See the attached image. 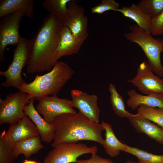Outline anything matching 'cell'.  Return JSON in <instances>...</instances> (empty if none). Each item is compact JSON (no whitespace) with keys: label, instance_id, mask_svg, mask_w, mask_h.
Returning a JSON list of instances; mask_svg holds the SVG:
<instances>
[{"label":"cell","instance_id":"cell-1","mask_svg":"<svg viewBox=\"0 0 163 163\" xmlns=\"http://www.w3.org/2000/svg\"><path fill=\"white\" fill-rule=\"evenodd\" d=\"M62 26V20L56 14L50 13L45 18L30 40L27 73L50 71L58 61L57 52Z\"/></svg>","mask_w":163,"mask_h":163},{"label":"cell","instance_id":"cell-2","mask_svg":"<svg viewBox=\"0 0 163 163\" xmlns=\"http://www.w3.org/2000/svg\"><path fill=\"white\" fill-rule=\"evenodd\" d=\"M52 124L55 129L51 144L52 148L61 143L83 140L104 144L102 133L104 129L101 123L91 122L79 112L61 114L55 118Z\"/></svg>","mask_w":163,"mask_h":163},{"label":"cell","instance_id":"cell-3","mask_svg":"<svg viewBox=\"0 0 163 163\" xmlns=\"http://www.w3.org/2000/svg\"><path fill=\"white\" fill-rule=\"evenodd\" d=\"M74 74V70L67 63L58 61L51 70L42 75H37L32 82H26L18 90L30 94L38 101L45 96L57 95Z\"/></svg>","mask_w":163,"mask_h":163},{"label":"cell","instance_id":"cell-4","mask_svg":"<svg viewBox=\"0 0 163 163\" xmlns=\"http://www.w3.org/2000/svg\"><path fill=\"white\" fill-rule=\"evenodd\" d=\"M129 28L130 31L124 34L125 37L139 45L145 55L152 72L163 77V66L160 55L163 49V40L154 38L150 32L145 31L137 24L131 25Z\"/></svg>","mask_w":163,"mask_h":163},{"label":"cell","instance_id":"cell-5","mask_svg":"<svg viewBox=\"0 0 163 163\" xmlns=\"http://www.w3.org/2000/svg\"><path fill=\"white\" fill-rule=\"evenodd\" d=\"M30 40L22 37L14 49L13 60L8 69L0 71V76L6 78L1 85L5 88L14 87L18 89L26 83L21 73L24 67L27 65L29 54Z\"/></svg>","mask_w":163,"mask_h":163},{"label":"cell","instance_id":"cell-6","mask_svg":"<svg viewBox=\"0 0 163 163\" xmlns=\"http://www.w3.org/2000/svg\"><path fill=\"white\" fill-rule=\"evenodd\" d=\"M32 96L30 94L19 91L6 95L4 99H0V124L17 123L25 115V106Z\"/></svg>","mask_w":163,"mask_h":163},{"label":"cell","instance_id":"cell-7","mask_svg":"<svg viewBox=\"0 0 163 163\" xmlns=\"http://www.w3.org/2000/svg\"><path fill=\"white\" fill-rule=\"evenodd\" d=\"M98 149L96 145L88 146L82 143H61L49 152L42 163H75L80 156L97 153Z\"/></svg>","mask_w":163,"mask_h":163},{"label":"cell","instance_id":"cell-8","mask_svg":"<svg viewBox=\"0 0 163 163\" xmlns=\"http://www.w3.org/2000/svg\"><path fill=\"white\" fill-rule=\"evenodd\" d=\"M25 16L21 11L1 18L0 21V62L5 61L4 53L7 46L18 44L21 37L19 32L21 20Z\"/></svg>","mask_w":163,"mask_h":163},{"label":"cell","instance_id":"cell-9","mask_svg":"<svg viewBox=\"0 0 163 163\" xmlns=\"http://www.w3.org/2000/svg\"><path fill=\"white\" fill-rule=\"evenodd\" d=\"M74 1L71 0L68 4L66 14L62 20V25L70 30L77 40L83 43L88 36V20L84 8Z\"/></svg>","mask_w":163,"mask_h":163},{"label":"cell","instance_id":"cell-10","mask_svg":"<svg viewBox=\"0 0 163 163\" xmlns=\"http://www.w3.org/2000/svg\"><path fill=\"white\" fill-rule=\"evenodd\" d=\"M36 109L48 123L52 124L57 117L63 114L75 113L71 100L60 98L57 95L44 97L38 101Z\"/></svg>","mask_w":163,"mask_h":163},{"label":"cell","instance_id":"cell-11","mask_svg":"<svg viewBox=\"0 0 163 163\" xmlns=\"http://www.w3.org/2000/svg\"><path fill=\"white\" fill-rule=\"evenodd\" d=\"M153 73L147 62L144 61L137 68L136 76L127 82L145 95L155 93H163V79Z\"/></svg>","mask_w":163,"mask_h":163},{"label":"cell","instance_id":"cell-12","mask_svg":"<svg viewBox=\"0 0 163 163\" xmlns=\"http://www.w3.org/2000/svg\"><path fill=\"white\" fill-rule=\"evenodd\" d=\"M72 107L79 111L92 122L99 123L100 110L97 104L98 97L77 89L71 91Z\"/></svg>","mask_w":163,"mask_h":163},{"label":"cell","instance_id":"cell-13","mask_svg":"<svg viewBox=\"0 0 163 163\" xmlns=\"http://www.w3.org/2000/svg\"><path fill=\"white\" fill-rule=\"evenodd\" d=\"M1 134L5 141L12 146L28 138L40 136L35 125L26 115L16 124L10 125L7 131Z\"/></svg>","mask_w":163,"mask_h":163},{"label":"cell","instance_id":"cell-14","mask_svg":"<svg viewBox=\"0 0 163 163\" xmlns=\"http://www.w3.org/2000/svg\"><path fill=\"white\" fill-rule=\"evenodd\" d=\"M35 98H31L24 109L25 114L33 122L39 133L41 140L46 143L52 142L55 129L53 124L48 123L37 111L34 106Z\"/></svg>","mask_w":163,"mask_h":163},{"label":"cell","instance_id":"cell-15","mask_svg":"<svg viewBox=\"0 0 163 163\" xmlns=\"http://www.w3.org/2000/svg\"><path fill=\"white\" fill-rule=\"evenodd\" d=\"M128 119L132 126L137 132L146 135L163 146V128L138 113Z\"/></svg>","mask_w":163,"mask_h":163},{"label":"cell","instance_id":"cell-16","mask_svg":"<svg viewBox=\"0 0 163 163\" xmlns=\"http://www.w3.org/2000/svg\"><path fill=\"white\" fill-rule=\"evenodd\" d=\"M127 94L129 98L126 100V104L132 110L138 108L142 105L163 108V93H155L143 95L134 90H130Z\"/></svg>","mask_w":163,"mask_h":163},{"label":"cell","instance_id":"cell-17","mask_svg":"<svg viewBox=\"0 0 163 163\" xmlns=\"http://www.w3.org/2000/svg\"><path fill=\"white\" fill-rule=\"evenodd\" d=\"M82 44L74 37L67 27L63 26L57 52V60L63 56L77 53Z\"/></svg>","mask_w":163,"mask_h":163},{"label":"cell","instance_id":"cell-18","mask_svg":"<svg viewBox=\"0 0 163 163\" xmlns=\"http://www.w3.org/2000/svg\"><path fill=\"white\" fill-rule=\"evenodd\" d=\"M18 11H23L25 16L31 18L34 11L33 0H0V18Z\"/></svg>","mask_w":163,"mask_h":163},{"label":"cell","instance_id":"cell-19","mask_svg":"<svg viewBox=\"0 0 163 163\" xmlns=\"http://www.w3.org/2000/svg\"><path fill=\"white\" fill-rule=\"evenodd\" d=\"M105 130V139L103 145L105 152L112 157H116L120 151L125 152L126 145L117 138L111 125L102 120L101 123Z\"/></svg>","mask_w":163,"mask_h":163},{"label":"cell","instance_id":"cell-20","mask_svg":"<svg viewBox=\"0 0 163 163\" xmlns=\"http://www.w3.org/2000/svg\"><path fill=\"white\" fill-rule=\"evenodd\" d=\"M116 11L134 21L139 27L145 31L150 32L152 18L141 10L137 4L133 3L129 6H123Z\"/></svg>","mask_w":163,"mask_h":163},{"label":"cell","instance_id":"cell-21","mask_svg":"<svg viewBox=\"0 0 163 163\" xmlns=\"http://www.w3.org/2000/svg\"><path fill=\"white\" fill-rule=\"evenodd\" d=\"M40 136H35L20 141L13 145V152L15 158L20 154L24 155L27 159L37 153L44 147Z\"/></svg>","mask_w":163,"mask_h":163},{"label":"cell","instance_id":"cell-22","mask_svg":"<svg viewBox=\"0 0 163 163\" xmlns=\"http://www.w3.org/2000/svg\"><path fill=\"white\" fill-rule=\"evenodd\" d=\"M108 89L110 94V102L111 108L114 113L121 117L129 118L132 117L134 114L126 110L123 99L118 93L115 86L110 84Z\"/></svg>","mask_w":163,"mask_h":163},{"label":"cell","instance_id":"cell-23","mask_svg":"<svg viewBox=\"0 0 163 163\" xmlns=\"http://www.w3.org/2000/svg\"><path fill=\"white\" fill-rule=\"evenodd\" d=\"M124 152L136 157L139 163H163V155L153 154L143 150L127 145Z\"/></svg>","mask_w":163,"mask_h":163},{"label":"cell","instance_id":"cell-24","mask_svg":"<svg viewBox=\"0 0 163 163\" xmlns=\"http://www.w3.org/2000/svg\"><path fill=\"white\" fill-rule=\"evenodd\" d=\"M138 113L163 128V108L140 105Z\"/></svg>","mask_w":163,"mask_h":163},{"label":"cell","instance_id":"cell-25","mask_svg":"<svg viewBox=\"0 0 163 163\" xmlns=\"http://www.w3.org/2000/svg\"><path fill=\"white\" fill-rule=\"evenodd\" d=\"M71 0H45L42 3L43 8L50 13L55 14L63 20L66 14L68 3Z\"/></svg>","mask_w":163,"mask_h":163},{"label":"cell","instance_id":"cell-26","mask_svg":"<svg viewBox=\"0 0 163 163\" xmlns=\"http://www.w3.org/2000/svg\"><path fill=\"white\" fill-rule=\"evenodd\" d=\"M137 4L141 10L151 18L163 11V0H142Z\"/></svg>","mask_w":163,"mask_h":163},{"label":"cell","instance_id":"cell-27","mask_svg":"<svg viewBox=\"0 0 163 163\" xmlns=\"http://www.w3.org/2000/svg\"><path fill=\"white\" fill-rule=\"evenodd\" d=\"M13 146L7 142L1 134L0 137V163H14Z\"/></svg>","mask_w":163,"mask_h":163},{"label":"cell","instance_id":"cell-28","mask_svg":"<svg viewBox=\"0 0 163 163\" xmlns=\"http://www.w3.org/2000/svg\"><path fill=\"white\" fill-rule=\"evenodd\" d=\"M119 8V4L114 0H103L91 9V13L101 14L109 10L116 11Z\"/></svg>","mask_w":163,"mask_h":163},{"label":"cell","instance_id":"cell-29","mask_svg":"<svg viewBox=\"0 0 163 163\" xmlns=\"http://www.w3.org/2000/svg\"><path fill=\"white\" fill-rule=\"evenodd\" d=\"M150 32L153 36L163 35V11L151 19Z\"/></svg>","mask_w":163,"mask_h":163},{"label":"cell","instance_id":"cell-30","mask_svg":"<svg viewBox=\"0 0 163 163\" xmlns=\"http://www.w3.org/2000/svg\"><path fill=\"white\" fill-rule=\"evenodd\" d=\"M75 163H115L110 159L103 158L97 153L91 154V157L87 159L78 160Z\"/></svg>","mask_w":163,"mask_h":163},{"label":"cell","instance_id":"cell-31","mask_svg":"<svg viewBox=\"0 0 163 163\" xmlns=\"http://www.w3.org/2000/svg\"><path fill=\"white\" fill-rule=\"evenodd\" d=\"M22 163H41L39 161L36 160H28L25 159Z\"/></svg>","mask_w":163,"mask_h":163},{"label":"cell","instance_id":"cell-32","mask_svg":"<svg viewBox=\"0 0 163 163\" xmlns=\"http://www.w3.org/2000/svg\"><path fill=\"white\" fill-rule=\"evenodd\" d=\"M125 163H139L138 162L133 161H130L129 160H127L125 162Z\"/></svg>","mask_w":163,"mask_h":163},{"label":"cell","instance_id":"cell-33","mask_svg":"<svg viewBox=\"0 0 163 163\" xmlns=\"http://www.w3.org/2000/svg\"><path fill=\"white\" fill-rule=\"evenodd\" d=\"M162 53H163V50H162Z\"/></svg>","mask_w":163,"mask_h":163}]
</instances>
